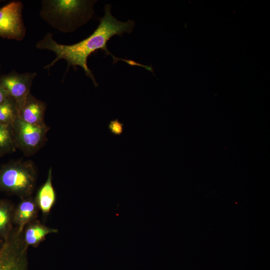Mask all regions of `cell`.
<instances>
[{"label":"cell","mask_w":270,"mask_h":270,"mask_svg":"<svg viewBox=\"0 0 270 270\" xmlns=\"http://www.w3.org/2000/svg\"><path fill=\"white\" fill-rule=\"evenodd\" d=\"M38 210L35 198L30 196L22 198L14 212V224L20 232H22L25 226L36 219Z\"/></svg>","instance_id":"obj_9"},{"label":"cell","mask_w":270,"mask_h":270,"mask_svg":"<svg viewBox=\"0 0 270 270\" xmlns=\"http://www.w3.org/2000/svg\"><path fill=\"white\" fill-rule=\"evenodd\" d=\"M58 231L56 228L42 224L36 219L25 226L22 232L23 239L28 247H36L45 239L47 235L57 233Z\"/></svg>","instance_id":"obj_10"},{"label":"cell","mask_w":270,"mask_h":270,"mask_svg":"<svg viewBox=\"0 0 270 270\" xmlns=\"http://www.w3.org/2000/svg\"><path fill=\"white\" fill-rule=\"evenodd\" d=\"M12 204L6 200H0V237L5 240L14 228Z\"/></svg>","instance_id":"obj_12"},{"label":"cell","mask_w":270,"mask_h":270,"mask_svg":"<svg viewBox=\"0 0 270 270\" xmlns=\"http://www.w3.org/2000/svg\"><path fill=\"white\" fill-rule=\"evenodd\" d=\"M35 198L38 208L44 216H47L54 204L56 195L52 182V168H50L46 180L38 190Z\"/></svg>","instance_id":"obj_11"},{"label":"cell","mask_w":270,"mask_h":270,"mask_svg":"<svg viewBox=\"0 0 270 270\" xmlns=\"http://www.w3.org/2000/svg\"><path fill=\"white\" fill-rule=\"evenodd\" d=\"M4 242V240L0 237V250L2 247Z\"/></svg>","instance_id":"obj_17"},{"label":"cell","mask_w":270,"mask_h":270,"mask_svg":"<svg viewBox=\"0 0 270 270\" xmlns=\"http://www.w3.org/2000/svg\"><path fill=\"white\" fill-rule=\"evenodd\" d=\"M12 126L16 146L26 154H34L43 146L49 129L47 126L28 124L18 116Z\"/></svg>","instance_id":"obj_5"},{"label":"cell","mask_w":270,"mask_h":270,"mask_svg":"<svg viewBox=\"0 0 270 270\" xmlns=\"http://www.w3.org/2000/svg\"><path fill=\"white\" fill-rule=\"evenodd\" d=\"M8 96L3 88L0 86V103L2 102Z\"/></svg>","instance_id":"obj_16"},{"label":"cell","mask_w":270,"mask_h":270,"mask_svg":"<svg viewBox=\"0 0 270 270\" xmlns=\"http://www.w3.org/2000/svg\"><path fill=\"white\" fill-rule=\"evenodd\" d=\"M110 9V5H106L104 15L100 18L98 28L89 36L80 42L70 45L60 44L54 40L52 34L50 32L47 33L42 39L38 41L36 44L37 48L50 50L56 54L55 59L44 68H50L58 60H64L68 63V69L70 66H80L86 76L92 79L96 86L98 84L87 64L88 56L95 51L104 50L106 54L112 56L114 62L120 60L133 65L134 62L116 58L107 48V42L112 36L126 32L130 33L134 26V22L132 20L126 22L118 20L112 14Z\"/></svg>","instance_id":"obj_1"},{"label":"cell","mask_w":270,"mask_h":270,"mask_svg":"<svg viewBox=\"0 0 270 270\" xmlns=\"http://www.w3.org/2000/svg\"><path fill=\"white\" fill-rule=\"evenodd\" d=\"M28 248L14 228L0 250V270H28Z\"/></svg>","instance_id":"obj_4"},{"label":"cell","mask_w":270,"mask_h":270,"mask_svg":"<svg viewBox=\"0 0 270 270\" xmlns=\"http://www.w3.org/2000/svg\"><path fill=\"white\" fill-rule=\"evenodd\" d=\"M37 179L35 166L31 161L14 162L0 168V190L21 198L30 196Z\"/></svg>","instance_id":"obj_3"},{"label":"cell","mask_w":270,"mask_h":270,"mask_svg":"<svg viewBox=\"0 0 270 270\" xmlns=\"http://www.w3.org/2000/svg\"><path fill=\"white\" fill-rule=\"evenodd\" d=\"M18 116V106L14 98L8 96L0 103V124L12 126Z\"/></svg>","instance_id":"obj_13"},{"label":"cell","mask_w":270,"mask_h":270,"mask_svg":"<svg viewBox=\"0 0 270 270\" xmlns=\"http://www.w3.org/2000/svg\"><path fill=\"white\" fill-rule=\"evenodd\" d=\"M112 132L116 134H120L122 132V124L116 121L112 122L110 125Z\"/></svg>","instance_id":"obj_15"},{"label":"cell","mask_w":270,"mask_h":270,"mask_svg":"<svg viewBox=\"0 0 270 270\" xmlns=\"http://www.w3.org/2000/svg\"><path fill=\"white\" fill-rule=\"evenodd\" d=\"M0 67H1V65H0Z\"/></svg>","instance_id":"obj_18"},{"label":"cell","mask_w":270,"mask_h":270,"mask_svg":"<svg viewBox=\"0 0 270 270\" xmlns=\"http://www.w3.org/2000/svg\"><path fill=\"white\" fill-rule=\"evenodd\" d=\"M46 104L30 93L18 110V116L24 122L38 126H46L44 122Z\"/></svg>","instance_id":"obj_8"},{"label":"cell","mask_w":270,"mask_h":270,"mask_svg":"<svg viewBox=\"0 0 270 270\" xmlns=\"http://www.w3.org/2000/svg\"><path fill=\"white\" fill-rule=\"evenodd\" d=\"M16 146L12 126L0 124V156L14 152Z\"/></svg>","instance_id":"obj_14"},{"label":"cell","mask_w":270,"mask_h":270,"mask_svg":"<svg viewBox=\"0 0 270 270\" xmlns=\"http://www.w3.org/2000/svg\"><path fill=\"white\" fill-rule=\"evenodd\" d=\"M23 6L20 1H12L0 7V37L22 40L26 28L22 18Z\"/></svg>","instance_id":"obj_6"},{"label":"cell","mask_w":270,"mask_h":270,"mask_svg":"<svg viewBox=\"0 0 270 270\" xmlns=\"http://www.w3.org/2000/svg\"><path fill=\"white\" fill-rule=\"evenodd\" d=\"M36 73H18L12 70L0 76V86L6 94L16 102L18 110L24 104L30 92Z\"/></svg>","instance_id":"obj_7"},{"label":"cell","mask_w":270,"mask_h":270,"mask_svg":"<svg viewBox=\"0 0 270 270\" xmlns=\"http://www.w3.org/2000/svg\"><path fill=\"white\" fill-rule=\"evenodd\" d=\"M96 2L43 0L40 15L43 20L58 30L65 33L72 32L92 17Z\"/></svg>","instance_id":"obj_2"}]
</instances>
